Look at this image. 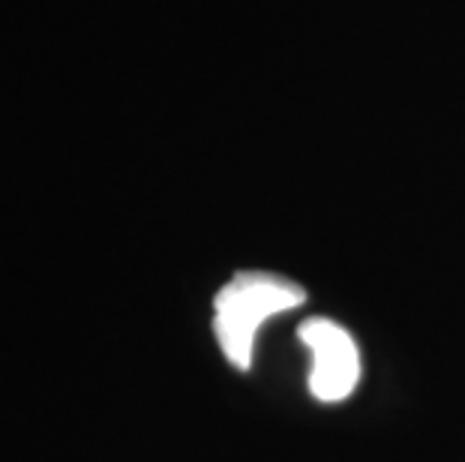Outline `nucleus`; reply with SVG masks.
Returning <instances> with one entry per match:
<instances>
[{"mask_svg":"<svg viewBox=\"0 0 465 462\" xmlns=\"http://www.w3.org/2000/svg\"><path fill=\"white\" fill-rule=\"evenodd\" d=\"M306 300L303 285L264 270H241L216 291L213 333L223 355L237 369L252 367L255 333L271 316L298 310Z\"/></svg>","mask_w":465,"mask_h":462,"instance_id":"nucleus-1","label":"nucleus"},{"mask_svg":"<svg viewBox=\"0 0 465 462\" xmlns=\"http://www.w3.org/2000/svg\"><path fill=\"white\" fill-rule=\"evenodd\" d=\"M298 337L312 355L310 390L322 402L349 399L361 378V355L354 337L331 319H306L298 328Z\"/></svg>","mask_w":465,"mask_h":462,"instance_id":"nucleus-2","label":"nucleus"}]
</instances>
